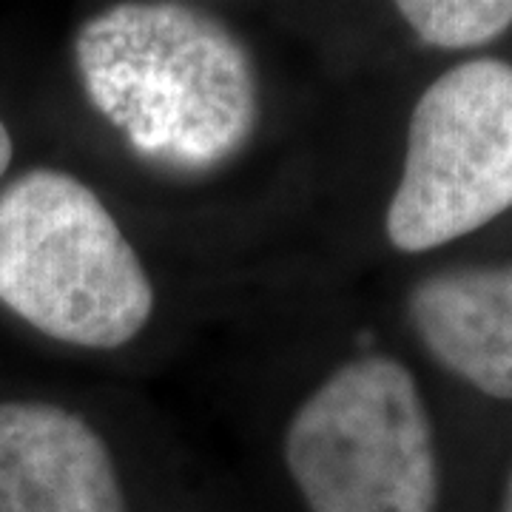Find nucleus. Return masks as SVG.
<instances>
[{"label":"nucleus","mask_w":512,"mask_h":512,"mask_svg":"<svg viewBox=\"0 0 512 512\" xmlns=\"http://www.w3.org/2000/svg\"><path fill=\"white\" fill-rule=\"evenodd\" d=\"M86 94L146 163L211 174L251 143L259 83L222 20L185 3H117L74 43Z\"/></svg>","instance_id":"obj_1"},{"label":"nucleus","mask_w":512,"mask_h":512,"mask_svg":"<svg viewBox=\"0 0 512 512\" xmlns=\"http://www.w3.org/2000/svg\"><path fill=\"white\" fill-rule=\"evenodd\" d=\"M0 302L49 339L114 350L148 325L154 288L92 188L35 168L0 191Z\"/></svg>","instance_id":"obj_2"},{"label":"nucleus","mask_w":512,"mask_h":512,"mask_svg":"<svg viewBox=\"0 0 512 512\" xmlns=\"http://www.w3.org/2000/svg\"><path fill=\"white\" fill-rule=\"evenodd\" d=\"M285 467L311 512H436L439 456L413 373L367 353L293 413Z\"/></svg>","instance_id":"obj_3"},{"label":"nucleus","mask_w":512,"mask_h":512,"mask_svg":"<svg viewBox=\"0 0 512 512\" xmlns=\"http://www.w3.org/2000/svg\"><path fill=\"white\" fill-rule=\"evenodd\" d=\"M512 208V66L470 60L427 86L410 114L387 239L421 254Z\"/></svg>","instance_id":"obj_4"},{"label":"nucleus","mask_w":512,"mask_h":512,"mask_svg":"<svg viewBox=\"0 0 512 512\" xmlns=\"http://www.w3.org/2000/svg\"><path fill=\"white\" fill-rule=\"evenodd\" d=\"M0 512H128L106 441L46 402L0 404Z\"/></svg>","instance_id":"obj_5"},{"label":"nucleus","mask_w":512,"mask_h":512,"mask_svg":"<svg viewBox=\"0 0 512 512\" xmlns=\"http://www.w3.org/2000/svg\"><path fill=\"white\" fill-rule=\"evenodd\" d=\"M407 313L444 370L512 402V262L427 276L410 291Z\"/></svg>","instance_id":"obj_6"},{"label":"nucleus","mask_w":512,"mask_h":512,"mask_svg":"<svg viewBox=\"0 0 512 512\" xmlns=\"http://www.w3.org/2000/svg\"><path fill=\"white\" fill-rule=\"evenodd\" d=\"M410 29L436 49L490 43L512 26V0H393Z\"/></svg>","instance_id":"obj_7"},{"label":"nucleus","mask_w":512,"mask_h":512,"mask_svg":"<svg viewBox=\"0 0 512 512\" xmlns=\"http://www.w3.org/2000/svg\"><path fill=\"white\" fill-rule=\"evenodd\" d=\"M9 163H12V137H9V131L3 126V120H0V177L9 168Z\"/></svg>","instance_id":"obj_8"},{"label":"nucleus","mask_w":512,"mask_h":512,"mask_svg":"<svg viewBox=\"0 0 512 512\" xmlns=\"http://www.w3.org/2000/svg\"><path fill=\"white\" fill-rule=\"evenodd\" d=\"M501 512H512V473L507 481V490H504V501H501Z\"/></svg>","instance_id":"obj_9"}]
</instances>
